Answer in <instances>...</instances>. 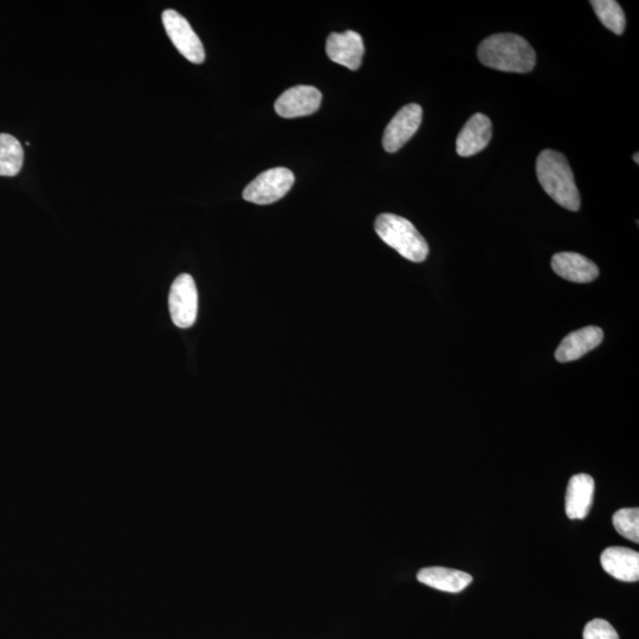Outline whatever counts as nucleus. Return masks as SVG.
Listing matches in <instances>:
<instances>
[{
  "label": "nucleus",
  "instance_id": "nucleus-1",
  "mask_svg": "<svg viewBox=\"0 0 639 639\" xmlns=\"http://www.w3.org/2000/svg\"><path fill=\"white\" fill-rule=\"evenodd\" d=\"M477 55L483 66L505 73H531L537 63L532 45L524 37L514 34H496L486 38Z\"/></svg>",
  "mask_w": 639,
  "mask_h": 639
},
{
  "label": "nucleus",
  "instance_id": "nucleus-2",
  "mask_svg": "<svg viewBox=\"0 0 639 639\" xmlns=\"http://www.w3.org/2000/svg\"><path fill=\"white\" fill-rule=\"evenodd\" d=\"M538 180L555 203L576 212L580 209V195L574 174L564 154L545 150L537 160Z\"/></svg>",
  "mask_w": 639,
  "mask_h": 639
},
{
  "label": "nucleus",
  "instance_id": "nucleus-3",
  "mask_svg": "<svg viewBox=\"0 0 639 639\" xmlns=\"http://www.w3.org/2000/svg\"><path fill=\"white\" fill-rule=\"evenodd\" d=\"M374 229L384 243L406 260L422 263L428 258V243L408 219L392 213H383L376 219Z\"/></svg>",
  "mask_w": 639,
  "mask_h": 639
},
{
  "label": "nucleus",
  "instance_id": "nucleus-4",
  "mask_svg": "<svg viewBox=\"0 0 639 639\" xmlns=\"http://www.w3.org/2000/svg\"><path fill=\"white\" fill-rule=\"evenodd\" d=\"M295 183L294 173L284 167H276L263 172L243 191L247 202L268 205L282 199L292 190Z\"/></svg>",
  "mask_w": 639,
  "mask_h": 639
},
{
  "label": "nucleus",
  "instance_id": "nucleus-5",
  "mask_svg": "<svg viewBox=\"0 0 639 639\" xmlns=\"http://www.w3.org/2000/svg\"><path fill=\"white\" fill-rule=\"evenodd\" d=\"M169 306L173 324L178 328H190L195 325L198 314V292L191 275L183 274L174 280Z\"/></svg>",
  "mask_w": 639,
  "mask_h": 639
},
{
  "label": "nucleus",
  "instance_id": "nucleus-6",
  "mask_svg": "<svg viewBox=\"0 0 639 639\" xmlns=\"http://www.w3.org/2000/svg\"><path fill=\"white\" fill-rule=\"evenodd\" d=\"M163 24L167 36L186 60L200 64L205 60V50L202 41L192 29L187 19L174 10H166L163 14Z\"/></svg>",
  "mask_w": 639,
  "mask_h": 639
},
{
  "label": "nucleus",
  "instance_id": "nucleus-7",
  "mask_svg": "<svg viewBox=\"0 0 639 639\" xmlns=\"http://www.w3.org/2000/svg\"><path fill=\"white\" fill-rule=\"evenodd\" d=\"M422 119L423 109L417 103H411L400 109L385 129L384 150L389 153L399 151L417 133Z\"/></svg>",
  "mask_w": 639,
  "mask_h": 639
},
{
  "label": "nucleus",
  "instance_id": "nucleus-8",
  "mask_svg": "<svg viewBox=\"0 0 639 639\" xmlns=\"http://www.w3.org/2000/svg\"><path fill=\"white\" fill-rule=\"evenodd\" d=\"M322 94L312 86H296L284 92L275 102V111L284 119L301 118L319 111Z\"/></svg>",
  "mask_w": 639,
  "mask_h": 639
},
{
  "label": "nucleus",
  "instance_id": "nucleus-9",
  "mask_svg": "<svg viewBox=\"0 0 639 639\" xmlns=\"http://www.w3.org/2000/svg\"><path fill=\"white\" fill-rule=\"evenodd\" d=\"M326 53L335 63L350 70H358L363 63L365 47L363 37L358 32H333L327 38Z\"/></svg>",
  "mask_w": 639,
  "mask_h": 639
},
{
  "label": "nucleus",
  "instance_id": "nucleus-10",
  "mask_svg": "<svg viewBox=\"0 0 639 639\" xmlns=\"http://www.w3.org/2000/svg\"><path fill=\"white\" fill-rule=\"evenodd\" d=\"M493 137L492 121L487 115L477 113L464 125L456 141L458 156L473 157L486 148Z\"/></svg>",
  "mask_w": 639,
  "mask_h": 639
},
{
  "label": "nucleus",
  "instance_id": "nucleus-11",
  "mask_svg": "<svg viewBox=\"0 0 639 639\" xmlns=\"http://www.w3.org/2000/svg\"><path fill=\"white\" fill-rule=\"evenodd\" d=\"M604 339V333L602 329L596 326L584 327L578 329V331L568 334L567 337L561 341V344L555 351V359L559 363H571V361L578 360L586 353L595 350Z\"/></svg>",
  "mask_w": 639,
  "mask_h": 639
},
{
  "label": "nucleus",
  "instance_id": "nucleus-12",
  "mask_svg": "<svg viewBox=\"0 0 639 639\" xmlns=\"http://www.w3.org/2000/svg\"><path fill=\"white\" fill-rule=\"evenodd\" d=\"M604 571L622 582L635 583L639 579V554L626 547H609L600 557Z\"/></svg>",
  "mask_w": 639,
  "mask_h": 639
},
{
  "label": "nucleus",
  "instance_id": "nucleus-13",
  "mask_svg": "<svg viewBox=\"0 0 639 639\" xmlns=\"http://www.w3.org/2000/svg\"><path fill=\"white\" fill-rule=\"evenodd\" d=\"M595 496V480L590 475H574L568 482L566 515L571 520H583L590 513Z\"/></svg>",
  "mask_w": 639,
  "mask_h": 639
},
{
  "label": "nucleus",
  "instance_id": "nucleus-14",
  "mask_svg": "<svg viewBox=\"0 0 639 639\" xmlns=\"http://www.w3.org/2000/svg\"><path fill=\"white\" fill-rule=\"evenodd\" d=\"M554 273L574 283H590L599 276V269L589 258L577 253H559L552 258Z\"/></svg>",
  "mask_w": 639,
  "mask_h": 639
},
{
  "label": "nucleus",
  "instance_id": "nucleus-15",
  "mask_svg": "<svg viewBox=\"0 0 639 639\" xmlns=\"http://www.w3.org/2000/svg\"><path fill=\"white\" fill-rule=\"evenodd\" d=\"M419 583L432 587V589L458 593L473 583V577L469 573L451 570L445 567H426L417 574Z\"/></svg>",
  "mask_w": 639,
  "mask_h": 639
},
{
  "label": "nucleus",
  "instance_id": "nucleus-16",
  "mask_svg": "<svg viewBox=\"0 0 639 639\" xmlns=\"http://www.w3.org/2000/svg\"><path fill=\"white\" fill-rule=\"evenodd\" d=\"M23 163L24 151L21 142L10 134H0V176H17Z\"/></svg>",
  "mask_w": 639,
  "mask_h": 639
},
{
  "label": "nucleus",
  "instance_id": "nucleus-17",
  "mask_svg": "<svg viewBox=\"0 0 639 639\" xmlns=\"http://www.w3.org/2000/svg\"><path fill=\"white\" fill-rule=\"evenodd\" d=\"M590 4L606 29L616 35L623 34L626 28V18L621 5L615 0H592Z\"/></svg>",
  "mask_w": 639,
  "mask_h": 639
},
{
  "label": "nucleus",
  "instance_id": "nucleus-18",
  "mask_svg": "<svg viewBox=\"0 0 639 639\" xmlns=\"http://www.w3.org/2000/svg\"><path fill=\"white\" fill-rule=\"evenodd\" d=\"M613 526L625 539L639 542V509L623 508L613 515Z\"/></svg>",
  "mask_w": 639,
  "mask_h": 639
},
{
  "label": "nucleus",
  "instance_id": "nucleus-19",
  "mask_svg": "<svg viewBox=\"0 0 639 639\" xmlns=\"http://www.w3.org/2000/svg\"><path fill=\"white\" fill-rule=\"evenodd\" d=\"M584 639H619L617 631L604 619H593L584 629Z\"/></svg>",
  "mask_w": 639,
  "mask_h": 639
},
{
  "label": "nucleus",
  "instance_id": "nucleus-20",
  "mask_svg": "<svg viewBox=\"0 0 639 639\" xmlns=\"http://www.w3.org/2000/svg\"><path fill=\"white\" fill-rule=\"evenodd\" d=\"M638 153L634 154V161H636V164H639V159H638Z\"/></svg>",
  "mask_w": 639,
  "mask_h": 639
}]
</instances>
